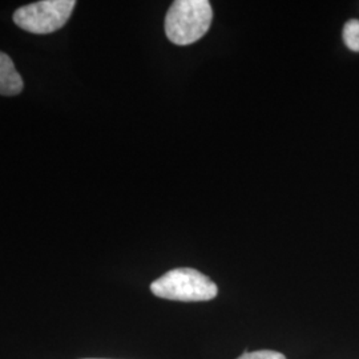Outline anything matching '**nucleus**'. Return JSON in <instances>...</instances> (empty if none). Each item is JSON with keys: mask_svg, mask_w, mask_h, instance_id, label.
<instances>
[{"mask_svg": "<svg viewBox=\"0 0 359 359\" xmlns=\"http://www.w3.org/2000/svg\"><path fill=\"white\" fill-rule=\"evenodd\" d=\"M213 10L208 0H177L165 18V34L177 46H189L203 38L212 25Z\"/></svg>", "mask_w": 359, "mask_h": 359, "instance_id": "nucleus-1", "label": "nucleus"}, {"mask_svg": "<svg viewBox=\"0 0 359 359\" xmlns=\"http://www.w3.org/2000/svg\"><path fill=\"white\" fill-rule=\"evenodd\" d=\"M158 298L181 302H204L217 297V285L203 273L189 268L169 270L151 285Z\"/></svg>", "mask_w": 359, "mask_h": 359, "instance_id": "nucleus-2", "label": "nucleus"}, {"mask_svg": "<svg viewBox=\"0 0 359 359\" xmlns=\"http://www.w3.org/2000/svg\"><path fill=\"white\" fill-rule=\"evenodd\" d=\"M75 6V0H41L16 10L13 22L31 34H51L65 26Z\"/></svg>", "mask_w": 359, "mask_h": 359, "instance_id": "nucleus-3", "label": "nucleus"}, {"mask_svg": "<svg viewBox=\"0 0 359 359\" xmlns=\"http://www.w3.org/2000/svg\"><path fill=\"white\" fill-rule=\"evenodd\" d=\"M23 90V79L16 71L13 59L0 52V95L15 96Z\"/></svg>", "mask_w": 359, "mask_h": 359, "instance_id": "nucleus-4", "label": "nucleus"}, {"mask_svg": "<svg viewBox=\"0 0 359 359\" xmlns=\"http://www.w3.org/2000/svg\"><path fill=\"white\" fill-rule=\"evenodd\" d=\"M344 40L351 51L359 52V20H348L344 27Z\"/></svg>", "mask_w": 359, "mask_h": 359, "instance_id": "nucleus-5", "label": "nucleus"}, {"mask_svg": "<svg viewBox=\"0 0 359 359\" xmlns=\"http://www.w3.org/2000/svg\"><path fill=\"white\" fill-rule=\"evenodd\" d=\"M237 359H286V357L278 351L259 350V351H253V353L245 351L244 354Z\"/></svg>", "mask_w": 359, "mask_h": 359, "instance_id": "nucleus-6", "label": "nucleus"}]
</instances>
